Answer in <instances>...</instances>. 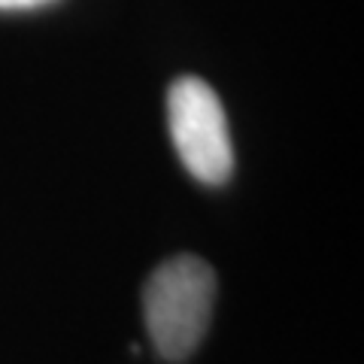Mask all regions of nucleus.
Here are the masks:
<instances>
[{
	"mask_svg": "<svg viewBox=\"0 0 364 364\" xmlns=\"http://www.w3.org/2000/svg\"><path fill=\"white\" fill-rule=\"evenodd\" d=\"M215 273L198 255H176L152 270L143 286V322L164 361H186L210 328Z\"/></svg>",
	"mask_w": 364,
	"mask_h": 364,
	"instance_id": "nucleus-1",
	"label": "nucleus"
},
{
	"mask_svg": "<svg viewBox=\"0 0 364 364\" xmlns=\"http://www.w3.org/2000/svg\"><path fill=\"white\" fill-rule=\"evenodd\" d=\"M167 128L182 167L203 186L234 173V146L219 95L198 76H182L167 91Z\"/></svg>",
	"mask_w": 364,
	"mask_h": 364,
	"instance_id": "nucleus-2",
	"label": "nucleus"
},
{
	"mask_svg": "<svg viewBox=\"0 0 364 364\" xmlns=\"http://www.w3.org/2000/svg\"><path fill=\"white\" fill-rule=\"evenodd\" d=\"M55 0H0V13H28V9L49 6Z\"/></svg>",
	"mask_w": 364,
	"mask_h": 364,
	"instance_id": "nucleus-3",
	"label": "nucleus"
}]
</instances>
